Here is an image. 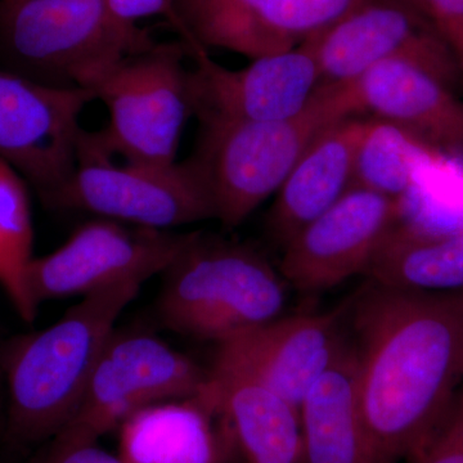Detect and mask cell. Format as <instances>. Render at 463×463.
<instances>
[{
    "instance_id": "5",
    "label": "cell",
    "mask_w": 463,
    "mask_h": 463,
    "mask_svg": "<svg viewBox=\"0 0 463 463\" xmlns=\"http://www.w3.org/2000/svg\"><path fill=\"white\" fill-rule=\"evenodd\" d=\"M156 44L121 23L106 0L0 2V54L38 83L90 90L124 58Z\"/></svg>"
},
{
    "instance_id": "6",
    "label": "cell",
    "mask_w": 463,
    "mask_h": 463,
    "mask_svg": "<svg viewBox=\"0 0 463 463\" xmlns=\"http://www.w3.org/2000/svg\"><path fill=\"white\" fill-rule=\"evenodd\" d=\"M188 51L183 43L155 44L116 63L90 91L109 112V124L91 138L125 163L170 165L192 112Z\"/></svg>"
},
{
    "instance_id": "1",
    "label": "cell",
    "mask_w": 463,
    "mask_h": 463,
    "mask_svg": "<svg viewBox=\"0 0 463 463\" xmlns=\"http://www.w3.org/2000/svg\"><path fill=\"white\" fill-rule=\"evenodd\" d=\"M362 417L383 463L416 461L449 421L463 376V292L367 279L340 306Z\"/></svg>"
},
{
    "instance_id": "24",
    "label": "cell",
    "mask_w": 463,
    "mask_h": 463,
    "mask_svg": "<svg viewBox=\"0 0 463 463\" xmlns=\"http://www.w3.org/2000/svg\"><path fill=\"white\" fill-rule=\"evenodd\" d=\"M426 14L452 52L463 79V0H423Z\"/></svg>"
},
{
    "instance_id": "22",
    "label": "cell",
    "mask_w": 463,
    "mask_h": 463,
    "mask_svg": "<svg viewBox=\"0 0 463 463\" xmlns=\"http://www.w3.org/2000/svg\"><path fill=\"white\" fill-rule=\"evenodd\" d=\"M26 181L0 158V286L24 322L33 323L38 306L27 285L33 230Z\"/></svg>"
},
{
    "instance_id": "30",
    "label": "cell",
    "mask_w": 463,
    "mask_h": 463,
    "mask_svg": "<svg viewBox=\"0 0 463 463\" xmlns=\"http://www.w3.org/2000/svg\"><path fill=\"white\" fill-rule=\"evenodd\" d=\"M459 408H461V410L463 411V401H462L461 407H459Z\"/></svg>"
},
{
    "instance_id": "25",
    "label": "cell",
    "mask_w": 463,
    "mask_h": 463,
    "mask_svg": "<svg viewBox=\"0 0 463 463\" xmlns=\"http://www.w3.org/2000/svg\"><path fill=\"white\" fill-rule=\"evenodd\" d=\"M414 463H463V411H456Z\"/></svg>"
},
{
    "instance_id": "2",
    "label": "cell",
    "mask_w": 463,
    "mask_h": 463,
    "mask_svg": "<svg viewBox=\"0 0 463 463\" xmlns=\"http://www.w3.org/2000/svg\"><path fill=\"white\" fill-rule=\"evenodd\" d=\"M145 282L130 279L84 297L45 330L0 350L7 438L20 447L56 437L71 421L115 322Z\"/></svg>"
},
{
    "instance_id": "15",
    "label": "cell",
    "mask_w": 463,
    "mask_h": 463,
    "mask_svg": "<svg viewBox=\"0 0 463 463\" xmlns=\"http://www.w3.org/2000/svg\"><path fill=\"white\" fill-rule=\"evenodd\" d=\"M404 201L350 188L282 250L283 279L303 294H318L364 276L380 243L401 221Z\"/></svg>"
},
{
    "instance_id": "29",
    "label": "cell",
    "mask_w": 463,
    "mask_h": 463,
    "mask_svg": "<svg viewBox=\"0 0 463 463\" xmlns=\"http://www.w3.org/2000/svg\"><path fill=\"white\" fill-rule=\"evenodd\" d=\"M2 2H11V0H2Z\"/></svg>"
},
{
    "instance_id": "12",
    "label": "cell",
    "mask_w": 463,
    "mask_h": 463,
    "mask_svg": "<svg viewBox=\"0 0 463 463\" xmlns=\"http://www.w3.org/2000/svg\"><path fill=\"white\" fill-rule=\"evenodd\" d=\"M347 341L340 307L321 315L282 316L216 344L210 371L257 381L300 410Z\"/></svg>"
},
{
    "instance_id": "26",
    "label": "cell",
    "mask_w": 463,
    "mask_h": 463,
    "mask_svg": "<svg viewBox=\"0 0 463 463\" xmlns=\"http://www.w3.org/2000/svg\"><path fill=\"white\" fill-rule=\"evenodd\" d=\"M114 16L128 25H138L142 18L164 16L175 24L174 0H106Z\"/></svg>"
},
{
    "instance_id": "11",
    "label": "cell",
    "mask_w": 463,
    "mask_h": 463,
    "mask_svg": "<svg viewBox=\"0 0 463 463\" xmlns=\"http://www.w3.org/2000/svg\"><path fill=\"white\" fill-rule=\"evenodd\" d=\"M93 100L90 90L51 87L0 70V158L48 206L74 170L83 133L79 118Z\"/></svg>"
},
{
    "instance_id": "20",
    "label": "cell",
    "mask_w": 463,
    "mask_h": 463,
    "mask_svg": "<svg viewBox=\"0 0 463 463\" xmlns=\"http://www.w3.org/2000/svg\"><path fill=\"white\" fill-rule=\"evenodd\" d=\"M212 392L160 402L137 411L120 428L123 463H218Z\"/></svg>"
},
{
    "instance_id": "13",
    "label": "cell",
    "mask_w": 463,
    "mask_h": 463,
    "mask_svg": "<svg viewBox=\"0 0 463 463\" xmlns=\"http://www.w3.org/2000/svg\"><path fill=\"white\" fill-rule=\"evenodd\" d=\"M364 0H174V30L187 50L255 58L298 48Z\"/></svg>"
},
{
    "instance_id": "21",
    "label": "cell",
    "mask_w": 463,
    "mask_h": 463,
    "mask_svg": "<svg viewBox=\"0 0 463 463\" xmlns=\"http://www.w3.org/2000/svg\"><path fill=\"white\" fill-rule=\"evenodd\" d=\"M364 276L407 291L463 292V228L430 231L401 218Z\"/></svg>"
},
{
    "instance_id": "10",
    "label": "cell",
    "mask_w": 463,
    "mask_h": 463,
    "mask_svg": "<svg viewBox=\"0 0 463 463\" xmlns=\"http://www.w3.org/2000/svg\"><path fill=\"white\" fill-rule=\"evenodd\" d=\"M190 233L99 218L72 232L61 248L33 258L27 285L36 306L87 295L118 282H146L172 264Z\"/></svg>"
},
{
    "instance_id": "19",
    "label": "cell",
    "mask_w": 463,
    "mask_h": 463,
    "mask_svg": "<svg viewBox=\"0 0 463 463\" xmlns=\"http://www.w3.org/2000/svg\"><path fill=\"white\" fill-rule=\"evenodd\" d=\"M300 417L304 463H383L359 407L350 341L307 392Z\"/></svg>"
},
{
    "instance_id": "4",
    "label": "cell",
    "mask_w": 463,
    "mask_h": 463,
    "mask_svg": "<svg viewBox=\"0 0 463 463\" xmlns=\"http://www.w3.org/2000/svg\"><path fill=\"white\" fill-rule=\"evenodd\" d=\"M158 315L170 330L222 341L279 318L288 282L259 250L218 234L192 232L164 270Z\"/></svg>"
},
{
    "instance_id": "9",
    "label": "cell",
    "mask_w": 463,
    "mask_h": 463,
    "mask_svg": "<svg viewBox=\"0 0 463 463\" xmlns=\"http://www.w3.org/2000/svg\"><path fill=\"white\" fill-rule=\"evenodd\" d=\"M304 43L318 63L319 85L352 83L381 62L405 60L450 90L463 87L440 33L429 17L402 0H364Z\"/></svg>"
},
{
    "instance_id": "18",
    "label": "cell",
    "mask_w": 463,
    "mask_h": 463,
    "mask_svg": "<svg viewBox=\"0 0 463 463\" xmlns=\"http://www.w3.org/2000/svg\"><path fill=\"white\" fill-rule=\"evenodd\" d=\"M212 377L216 416L246 463H304L298 407L257 381L213 373Z\"/></svg>"
},
{
    "instance_id": "14",
    "label": "cell",
    "mask_w": 463,
    "mask_h": 463,
    "mask_svg": "<svg viewBox=\"0 0 463 463\" xmlns=\"http://www.w3.org/2000/svg\"><path fill=\"white\" fill-rule=\"evenodd\" d=\"M188 70L192 112L199 120L279 121L307 109L321 84L318 63L306 43L283 53L255 58L231 70L203 48H192Z\"/></svg>"
},
{
    "instance_id": "8",
    "label": "cell",
    "mask_w": 463,
    "mask_h": 463,
    "mask_svg": "<svg viewBox=\"0 0 463 463\" xmlns=\"http://www.w3.org/2000/svg\"><path fill=\"white\" fill-rule=\"evenodd\" d=\"M212 373L156 336L115 331L100 355L83 401L50 447L94 444L137 411L160 402L203 397Z\"/></svg>"
},
{
    "instance_id": "7",
    "label": "cell",
    "mask_w": 463,
    "mask_h": 463,
    "mask_svg": "<svg viewBox=\"0 0 463 463\" xmlns=\"http://www.w3.org/2000/svg\"><path fill=\"white\" fill-rule=\"evenodd\" d=\"M50 206L164 231L215 219L209 191L190 161L116 165L84 130L74 170Z\"/></svg>"
},
{
    "instance_id": "28",
    "label": "cell",
    "mask_w": 463,
    "mask_h": 463,
    "mask_svg": "<svg viewBox=\"0 0 463 463\" xmlns=\"http://www.w3.org/2000/svg\"><path fill=\"white\" fill-rule=\"evenodd\" d=\"M402 2L407 3L411 7L416 8L417 11L422 12L426 17H428V14H426L425 3L423 0H402ZM430 20V18H429Z\"/></svg>"
},
{
    "instance_id": "23",
    "label": "cell",
    "mask_w": 463,
    "mask_h": 463,
    "mask_svg": "<svg viewBox=\"0 0 463 463\" xmlns=\"http://www.w3.org/2000/svg\"><path fill=\"white\" fill-rule=\"evenodd\" d=\"M438 157L395 125L367 118L355 152L353 187L404 201L423 161Z\"/></svg>"
},
{
    "instance_id": "17",
    "label": "cell",
    "mask_w": 463,
    "mask_h": 463,
    "mask_svg": "<svg viewBox=\"0 0 463 463\" xmlns=\"http://www.w3.org/2000/svg\"><path fill=\"white\" fill-rule=\"evenodd\" d=\"M365 124L358 116L343 118L323 130L304 152L265 219L268 239L277 248L285 249L353 187L355 152Z\"/></svg>"
},
{
    "instance_id": "3",
    "label": "cell",
    "mask_w": 463,
    "mask_h": 463,
    "mask_svg": "<svg viewBox=\"0 0 463 463\" xmlns=\"http://www.w3.org/2000/svg\"><path fill=\"white\" fill-rule=\"evenodd\" d=\"M352 116L343 85H319L307 109L286 120H200L187 160L209 191L215 219L230 230L242 224L277 194L323 130Z\"/></svg>"
},
{
    "instance_id": "27",
    "label": "cell",
    "mask_w": 463,
    "mask_h": 463,
    "mask_svg": "<svg viewBox=\"0 0 463 463\" xmlns=\"http://www.w3.org/2000/svg\"><path fill=\"white\" fill-rule=\"evenodd\" d=\"M35 463H123L116 457L94 444L69 448L48 447Z\"/></svg>"
},
{
    "instance_id": "16",
    "label": "cell",
    "mask_w": 463,
    "mask_h": 463,
    "mask_svg": "<svg viewBox=\"0 0 463 463\" xmlns=\"http://www.w3.org/2000/svg\"><path fill=\"white\" fill-rule=\"evenodd\" d=\"M341 85L353 115L395 125L435 156H463V100L422 67L389 60Z\"/></svg>"
}]
</instances>
